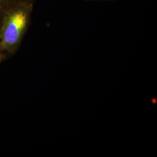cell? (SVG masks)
Masks as SVG:
<instances>
[{
	"label": "cell",
	"instance_id": "obj_2",
	"mask_svg": "<svg viewBox=\"0 0 157 157\" xmlns=\"http://www.w3.org/2000/svg\"><path fill=\"white\" fill-rule=\"evenodd\" d=\"M28 0H0V28L7 13L13 8Z\"/></svg>",
	"mask_w": 157,
	"mask_h": 157
},
{
	"label": "cell",
	"instance_id": "obj_3",
	"mask_svg": "<svg viewBox=\"0 0 157 157\" xmlns=\"http://www.w3.org/2000/svg\"><path fill=\"white\" fill-rule=\"evenodd\" d=\"M4 56H5V54L0 52V62L3 59V58H4Z\"/></svg>",
	"mask_w": 157,
	"mask_h": 157
},
{
	"label": "cell",
	"instance_id": "obj_1",
	"mask_svg": "<svg viewBox=\"0 0 157 157\" xmlns=\"http://www.w3.org/2000/svg\"><path fill=\"white\" fill-rule=\"evenodd\" d=\"M34 0H28L13 8L3 20L0 28V52L13 53L28 28Z\"/></svg>",
	"mask_w": 157,
	"mask_h": 157
},
{
	"label": "cell",
	"instance_id": "obj_4",
	"mask_svg": "<svg viewBox=\"0 0 157 157\" xmlns=\"http://www.w3.org/2000/svg\"><path fill=\"white\" fill-rule=\"evenodd\" d=\"M87 1H112L115 0H87Z\"/></svg>",
	"mask_w": 157,
	"mask_h": 157
}]
</instances>
